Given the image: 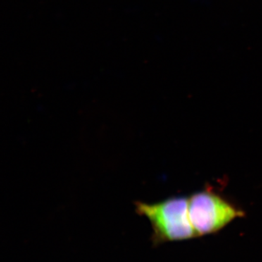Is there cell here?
I'll return each mask as SVG.
<instances>
[{
    "label": "cell",
    "mask_w": 262,
    "mask_h": 262,
    "mask_svg": "<svg viewBox=\"0 0 262 262\" xmlns=\"http://www.w3.org/2000/svg\"><path fill=\"white\" fill-rule=\"evenodd\" d=\"M136 211L151 223L157 241H184L198 237L189 215V198H171L156 203L138 201Z\"/></svg>",
    "instance_id": "cell-1"
},
{
    "label": "cell",
    "mask_w": 262,
    "mask_h": 262,
    "mask_svg": "<svg viewBox=\"0 0 262 262\" xmlns=\"http://www.w3.org/2000/svg\"><path fill=\"white\" fill-rule=\"evenodd\" d=\"M189 215L196 235L219 232L245 213L220 194L211 190L194 193L189 198Z\"/></svg>",
    "instance_id": "cell-2"
}]
</instances>
